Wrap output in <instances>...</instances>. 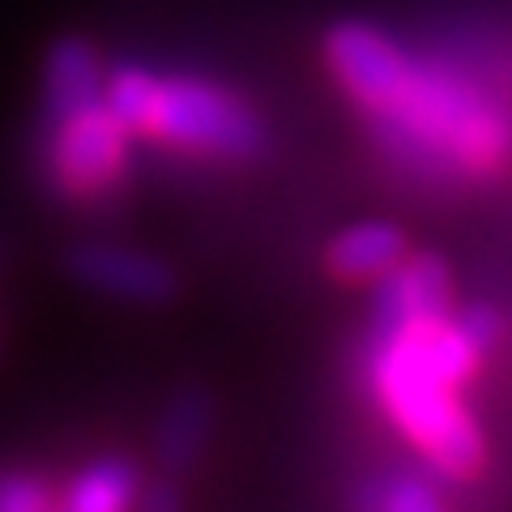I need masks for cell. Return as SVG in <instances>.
<instances>
[{
  "mask_svg": "<svg viewBox=\"0 0 512 512\" xmlns=\"http://www.w3.org/2000/svg\"><path fill=\"white\" fill-rule=\"evenodd\" d=\"M457 320H461V329H466L483 350H491L495 342H500V316H495V308H483V303H478V308L457 312Z\"/></svg>",
  "mask_w": 512,
  "mask_h": 512,
  "instance_id": "14",
  "label": "cell"
},
{
  "mask_svg": "<svg viewBox=\"0 0 512 512\" xmlns=\"http://www.w3.org/2000/svg\"><path fill=\"white\" fill-rule=\"evenodd\" d=\"M483 355L457 316L410 320L372 338V389L436 474L470 478L483 466V431L457 397Z\"/></svg>",
  "mask_w": 512,
  "mask_h": 512,
  "instance_id": "1",
  "label": "cell"
},
{
  "mask_svg": "<svg viewBox=\"0 0 512 512\" xmlns=\"http://www.w3.org/2000/svg\"><path fill=\"white\" fill-rule=\"evenodd\" d=\"M128 141L133 133L111 116L107 103L82 107L64 120H47L43 171L60 197L103 201L128 175Z\"/></svg>",
  "mask_w": 512,
  "mask_h": 512,
  "instance_id": "4",
  "label": "cell"
},
{
  "mask_svg": "<svg viewBox=\"0 0 512 512\" xmlns=\"http://www.w3.org/2000/svg\"><path fill=\"white\" fill-rule=\"evenodd\" d=\"M367 116L389 163L427 180H483L512 167V111L448 64L410 56L389 103Z\"/></svg>",
  "mask_w": 512,
  "mask_h": 512,
  "instance_id": "2",
  "label": "cell"
},
{
  "mask_svg": "<svg viewBox=\"0 0 512 512\" xmlns=\"http://www.w3.org/2000/svg\"><path fill=\"white\" fill-rule=\"evenodd\" d=\"M325 64L363 111H376L406 77L410 52L367 22H338L325 35Z\"/></svg>",
  "mask_w": 512,
  "mask_h": 512,
  "instance_id": "5",
  "label": "cell"
},
{
  "mask_svg": "<svg viewBox=\"0 0 512 512\" xmlns=\"http://www.w3.org/2000/svg\"><path fill=\"white\" fill-rule=\"evenodd\" d=\"M107 69L94 43L64 35L43 60V120H64L82 107L103 103Z\"/></svg>",
  "mask_w": 512,
  "mask_h": 512,
  "instance_id": "8",
  "label": "cell"
},
{
  "mask_svg": "<svg viewBox=\"0 0 512 512\" xmlns=\"http://www.w3.org/2000/svg\"><path fill=\"white\" fill-rule=\"evenodd\" d=\"M69 274L90 291L124 303H167L175 295L171 265L124 244H77L69 252Z\"/></svg>",
  "mask_w": 512,
  "mask_h": 512,
  "instance_id": "6",
  "label": "cell"
},
{
  "mask_svg": "<svg viewBox=\"0 0 512 512\" xmlns=\"http://www.w3.org/2000/svg\"><path fill=\"white\" fill-rule=\"evenodd\" d=\"M214 427V410L210 397L201 389H184L171 397V406L163 410V423H158L154 436V453L163 461L167 474H184L197 466V457L205 453V440H210Z\"/></svg>",
  "mask_w": 512,
  "mask_h": 512,
  "instance_id": "11",
  "label": "cell"
},
{
  "mask_svg": "<svg viewBox=\"0 0 512 512\" xmlns=\"http://www.w3.org/2000/svg\"><path fill=\"white\" fill-rule=\"evenodd\" d=\"M372 512H448L444 500L436 495V487L427 478H414V474H397V478H384L372 495Z\"/></svg>",
  "mask_w": 512,
  "mask_h": 512,
  "instance_id": "12",
  "label": "cell"
},
{
  "mask_svg": "<svg viewBox=\"0 0 512 512\" xmlns=\"http://www.w3.org/2000/svg\"><path fill=\"white\" fill-rule=\"evenodd\" d=\"M141 133L167 150L214 158V163H252L269 146L265 120L248 99L192 73L158 77Z\"/></svg>",
  "mask_w": 512,
  "mask_h": 512,
  "instance_id": "3",
  "label": "cell"
},
{
  "mask_svg": "<svg viewBox=\"0 0 512 512\" xmlns=\"http://www.w3.org/2000/svg\"><path fill=\"white\" fill-rule=\"evenodd\" d=\"M0 512H60L35 470L0 466Z\"/></svg>",
  "mask_w": 512,
  "mask_h": 512,
  "instance_id": "13",
  "label": "cell"
},
{
  "mask_svg": "<svg viewBox=\"0 0 512 512\" xmlns=\"http://www.w3.org/2000/svg\"><path fill=\"white\" fill-rule=\"evenodd\" d=\"M137 495H141V474L133 461L120 453H103L69 478L60 512H133Z\"/></svg>",
  "mask_w": 512,
  "mask_h": 512,
  "instance_id": "10",
  "label": "cell"
},
{
  "mask_svg": "<svg viewBox=\"0 0 512 512\" xmlns=\"http://www.w3.org/2000/svg\"><path fill=\"white\" fill-rule=\"evenodd\" d=\"M453 303V278L448 265L436 252H406L402 265H393L389 274L376 282V333L410 325V320H427V316H448Z\"/></svg>",
  "mask_w": 512,
  "mask_h": 512,
  "instance_id": "7",
  "label": "cell"
},
{
  "mask_svg": "<svg viewBox=\"0 0 512 512\" xmlns=\"http://www.w3.org/2000/svg\"><path fill=\"white\" fill-rule=\"evenodd\" d=\"M133 512H180V491H175V487L167 483V478H163V483L141 487Z\"/></svg>",
  "mask_w": 512,
  "mask_h": 512,
  "instance_id": "15",
  "label": "cell"
},
{
  "mask_svg": "<svg viewBox=\"0 0 512 512\" xmlns=\"http://www.w3.org/2000/svg\"><path fill=\"white\" fill-rule=\"evenodd\" d=\"M406 252H410V239L402 227L380 222V218H363L329 239L325 265H329V274L342 282H372L376 286L393 265L406 261Z\"/></svg>",
  "mask_w": 512,
  "mask_h": 512,
  "instance_id": "9",
  "label": "cell"
}]
</instances>
